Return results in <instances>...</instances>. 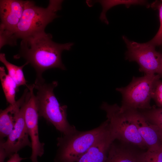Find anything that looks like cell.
I'll use <instances>...</instances> for the list:
<instances>
[{"mask_svg":"<svg viewBox=\"0 0 162 162\" xmlns=\"http://www.w3.org/2000/svg\"><path fill=\"white\" fill-rule=\"evenodd\" d=\"M0 61L6 67L8 74L15 82L18 88L28 85L23 71V68L28 64L27 62L21 66L15 65L8 61L5 54L2 53L0 54Z\"/></svg>","mask_w":162,"mask_h":162,"instance_id":"16","label":"cell"},{"mask_svg":"<svg viewBox=\"0 0 162 162\" xmlns=\"http://www.w3.org/2000/svg\"><path fill=\"white\" fill-rule=\"evenodd\" d=\"M29 89L25 102L24 112L25 120L30 137L32 152L30 157L32 162H38V158L44 153L45 144L39 140L38 126L39 117L36 95L34 94V85H28Z\"/></svg>","mask_w":162,"mask_h":162,"instance_id":"8","label":"cell"},{"mask_svg":"<svg viewBox=\"0 0 162 162\" xmlns=\"http://www.w3.org/2000/svg\"><path fill=\"white\" fill-rule=\"evenodd\" d=\"M52 35L44 32L22 39L20 48L14 58H23L34 69L36 80H43V73L46 70L55 68L65 70L62 53L69 50L74 44L68 43L60 44L54 42Z\"/></svg>","mask_w":162,"mask_h":162,"instance_id":"1","label":"cell"},{"mask_svg":"<svg viewBox=\"0 0 162 162\" xmlns=\"http://www.w3.org/2000/svg\"><path fill=\"white\" fill-rule=\"evenodd\" d=\"M63 0H50L46 8L36 6L32 1H26L22 17L9 38L8 45L14 46L17 40L45 32L47 26L58 17Z\"/></svg>","mask_w":162,"mask_h":162,"instance_id":"2","label":"cell"},{"mask_svg":"<svg viewBox=\"0 0 162 162\" xmlns=\"http://www.w3.org/2000/svg\"><path fill=\"white\" fill-rule=\"evenodd\" d=\"M160 76L158 74H145L140 77H133L129 85L117 88L122 96L121 108L145 110L150 109L154 91Z\"/></svg>","mask_w":162,"mask_h":162,"instance_id":"5","label":"cell"},{"mask_svg":"<svg viewBox=\"0 0 162 162\" xmlns=\"http://www.w3.org/2000/svg\"><path fill=\"white\" fill-rule=\"evenodd\" d=\"M93 2H94L93 4L99 2L101 4L102 10L100 14V19L107 24L109 22L106 14L108 10L113 7L121 4H124L128 6L132 4H145L146 3V1L143 0H98Z\"/></svg>","mask_w":162,"mask_h":162,"instance_id":"17","label":"cell"},{"mask_svg":"<svg viewBox=\"0 0 162 162\" xmlns=\"http://www.w3.org/2000/svg\"><path fill=\"white\" fill-rule=\"evenodd\" d=\"M28 90L25 89L22 96L14 104L9 105L0 112V139L7 137L16 123L18 113L24 103Z\"/></svg>","mask_w":162,"mask_h":162,"instance_id":"13","label":"cell"},{"mask_svg":"<svg viewBox=\"0 0 162 162\" xmlns=\"http://www.w3.org/2000/svg\"><path fill=\"white\" fill-rule=\"evenodd\" d=\"M100 108L106 112L107 120L116 140L147 149L134 123L124 109L117 104L110 105L106 102L102 103Z\"/></svg>","mask_w":162,"mask_h":162,"instance_id":"6","label":"cell"},{"mask_svg":"<svg viewBox=\"0 0 162 162\" xmlns=\"http://www.w3.org/2000/svg\"><path fill=\"white\" fill-rule=\"evenodd\" d=\"M26 1H0V46L6 45L22 16Z\"/></svg>","mask_w":162,"mask_h":162,"instance_id":"10","label":"cell"},{"mask_svg":"<svg viewBox=\"0 0 162 162\" xmlns=\"http://www.w3.org/2000/svg\"><path fill=\"white\" fill-rule=\"evenodd\" d=\"M140 112L150 122L157 127L162 139V107L153 106Z\"/></svg>","mask_w":162,"mask_h":162,"instance_id":"18","label":"cell"},{"mask_svg":"<svg viewBox=\"0 0 162 162\" xmlns=\"http://www.w3.org/2000/svg\"><path fill=\"white\" fill-rule=\"evenodd\" d=\"M0 79L2 86L7 102L9 104H14L16 93L18 88L14 80L7 74L4 68L0 67Z\"/></svg>","mask_w":162,"mask_h":162,"instance_id":"15","label":"cell"},{"mask_svg":"<svg viewBox=\"0 0 162 162\" xmlns=\"http://www.w3.org/2000/svg\"><path fill=\"white\" fill-rule=\"evenodd\" d=\"M122 38L128 48L126 58L136 62L140 70L145 74H158L160 76L162 54L156 50L155 47L148 42L140 43L129 40L124 36Z\"/></svg>","mask_w":162,"mask_h":162,"instance_id":"7","label":"cell"},{"mask_svg":"<svg viewBox=\"0 0 162 162\" xmlns=\"http://www.w3.org/2000/svg\"><path fill=\"white\" fill-rule=\"evenodd\" d=\"M115 140L109 126L108 130L76 162H104L110 146Z\"/></svg>","mask_w":162,"mask_h":162,"instance_id":"12","label":"cell"},{"mask_svg":"<svg viewBox=\"0 0 162 162\" xmlns=\"http://www.w3.org/2000/svg\"><path fill=\"white\" fill-rule=\"evenodd\" d=\"M122 143H112L104 162H143V152Z\"/></svg>","mask_w":162,"mask_h":162,"instance_id":"14","label":"cell"},{"mask_svg":"<svg viewBox=\"0 0 162 162\" xmlns=\"http://www.w3.org/2000/svg\"><path fill=\"white\" fill-rule=\"evenodd\" d=\"M25 102L19 110L15 125L7 140L0 139V162H4L6 158H10L26 146L32 148L24 118Z\"/></svg>","mask_w":162,"mask_h":162,"instance_id":"9","label":"cell"},{"mask_svg":"<svg viewBox=\"0 0 162 162\" xmlns=\"http://www.w3.org/2000/svg\"><path fill=\"white\" fill-rule=\"evenodd\" d=\"M152 98L158 107H162V81L160 80L156 84Z\"/></svg>","mask_w":162,"mask_h":162,"instance_id":"21","label":"cell"},{"mask_svg":"<svg viewBox=\"0 0 162 162\" xmlns=\"http://www.w3.org/2000/svg\"><path fill=\"white\" fill-rule=\"evenodd\" d=\"M25 159L20 157L19 154L16 153L9 158V159L6 162H21L22 160Z\"/></svg>","mask_w":162,"mask_h":162,"instance_id":"22","label":"cell"},{"mask_svg":"<svg viewBox=\"0 0 162 162\" xmlns=\"http://www.w3.org/2000/svg\"><path fill=\"white\" fill-rule=\"evenodd\" d=\"M143 162H162V146L157 152L146 151L142 154Z\"/></svg>","mask_w":162,"mask_h":162,"instance_id":"20","label":"cell"},{"mask_svg":"<svg viewBox=\"0 0 162 162\" xmlns=\"http://www.w3.org/2000/svg\"><path fill=\"white\" fill-rule=\"evenodd\" d=\"M106 120L99 126L86 131L76 129L57 138L54 162H76L109 129Z\"/></svg>","mask_w":162,"mask_h":162,"instance_id":"4","label":"cell"},{"mask_svg":"<svg viewBox=\"0 0 162 162\" xmlns=\"http://www.w3.org/2000/svg\"><path fill=\"white\" fill-rule=\"evenodd\" d=\"M124 109L136 126L147 147V151H158L162 146V139L157 127L150 122L138 110Z\"/></svg>","mask_w":162,"mask_h":162,"instance_id":"11","label":"cell"},{"mask_svg":"<svg viewBox=\"0 0 162 162\" xmlns=\"http://www.w3.org/2000/svg\"><path fill=\"white\" fill-rule=\"evenodd\" d=\"M153 8L158 9L159 12L160 21L159 28L154 37L148 42L156 47L162 45V1H156L152 4Z\"/></svg>","mask_w":162,"mask_h":162,"instance_id":"19","label":"cell"},{"mask_svg":"<svg viewBox=\"0 0 162 162\" xmlns=\"http://www.w3.org/2000/svg\"><path fill=\"white\" fill-rule=\"evenodd\" d=\"M33 84L34 89L37 90L36 96L39 117L52 124L62 135L69 134L76 130L68 121L67 106L59 104L53 92L58 85V82L47 83L44 80H35Z\"/></svg>","mask_w":162,"mask_h":162,"instance_id":"3","label":"cell"},{"mask_svg":"<svg viewBox=\"0 0 162 162\" xmlns=\"http://www.w3.org/2000/svg\"><path fill=\"white\" fill-rule=\"evenodd\" d=\"M160 77H162V59H161V73L160 75Z\"/></svg>","mask_w":162,"mask_h":162,"instance_id":"23","label":"cell"}]
</instances>
